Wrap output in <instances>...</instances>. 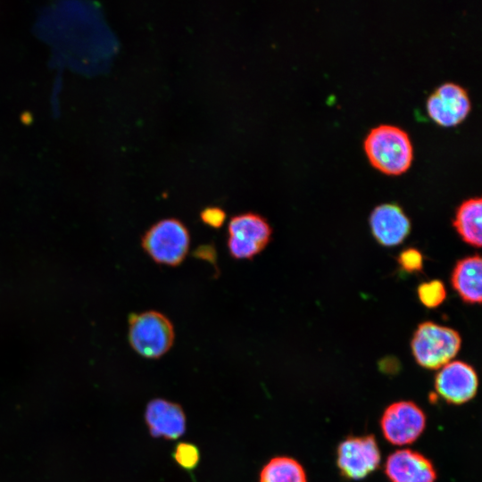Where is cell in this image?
Returning a JSON list of instances; mask_svg holds the SVG:
<instances>
[{"instance_id":"1","label":"cell","mask_w":482,"mask_h":482,"mask_svg":"<svg viewBox=\"0 0 482 482\" xmlns=\"http://www.w3.org/2000/svg\"><path fill=\"white\" fill-rule=\"evenodd\" d=\"M363 146L370 163L386 174H401L412 162L410 136L396 125L383 123L372 128L364 138Z\"/></svg>"},{"instance_id":"2","label":"cell","mask_w":482,"mask_h":482,"mask_svg":"<svg viewBox=\"0 0 482 482\" xmlns=\"http://www.w3.org/2000/svg\"><path fill=\"white\" fill-rule=\"evenodd\" d=\"M461 346L458 331L433 321L419 324L411 341L416 362L428 370H437L452 362Z\"/></svg>"},{"instance_id":"3","label":"cell","mask_w":482,"mask_h":482,"mask_svg":"<svg viewBox=\"0 0 482 482\" xmlns=\"http://www.w3.org/2000/svg\"><path fill=\"white\" fill-rule=\"evenodd\" d=\"M174 337L171 321L162 312L146 311L129 316V341L142 357H162L172 346Z\"/></svg>"},{"instance_id":"4","label":"cell","mask_w":482,"mask_h":482,"mask_svg":"<svg viewBox=\"0 0 482 482\" xmlns=\"http://www.w3.org/2000/svg\"><path fill=\"white\" fill-rule=\"evenodd\" d=\"M190 236L186 225L178 219H163L153 224L142 237V247L156 263L179 265L186 258Z\"/></svg>"},{"instance_id":"5","label":"cell","mask_w":482,"mask_h":482,"mask_svg":"<svg viewBox=\"0 0 482 482\" xmlns=\"http://www.w3.org/2000/svg\"><path fill=\"white\" fill-rule=\"evenodd\" d=\"M228 249L237 260L252 259L270 243L272 229L267 220L254 212L232 217L228 225Z\"/></svg>"},{"instance_id":"6","label":"cell","mask_w":482,"mask_h":482,"mask_svg":"<svg viewBox=\"0 0 482 482\" xmlns=\"http://www.w3.org/2000/svg\"><path fill=\"white\" fill-rule=\"evenodd\" d=\"M337 463L341 474L348 479L366 478L380 463L376 438L372 435L347 437L337 447Z\"/></svg>"},{"instance_id":"7","label":"cell","mask_w":482,"mask_h":482,"mask_svg":"<svg viewBox=\"0 0 482 482\" xmlns=\"http://www.w3.org/2000/svg\"><path fill=\"white\" fill-rule=\"evenodd\" d=\"M385 438L395 445L413 443L426 427V416L414 403L400 401L390 404L380 420Z\"/></svg>"},{"instance_id":"8","label":"cell","mask_w":482,"mask_h":482,"mask_svg":"<svg viewBox=\"0 0 482 482\" xmlns=\"http://www.w3.org/2000/svg\"><path fill=\"white\" fill-rule=\"evenodd\" d=\"M426 108L430 118L439 125L453 126L469 113L470 100L462 86L447 81L437 86L428 96Z\"/></svg>"},{"instance_id":"9","label":"cell","mask_w":482,"mask_h":482,"mask_svg":"<svg viewBox=\"0 0 482 482\" xmlns=\"http://www.w3.org/2000/svg\"><path fill=\"white\" fill-rule=\"evenodd\" d=\"M478 378L467 362L453 361L440 368L435 378L436 393L447 403L462 404L471 400L478 391Z\"/></svg>"},{"instance_id":"10","label":"cell","mask_w":482,"mask_h":482,"mask_svg":"<svg viewBox=\"0 0 482 482\" xmlns=\"http://www.w3.org/2000/svg\"><path fill=\"white\" fill-rule=\"evenodd\" d=\"M385 472L390 482H435L436 479L433 463L410 449L391 453L386 459Z\"/></svg>"},{"instance_id":"11","label":"cell","mask_w":482,"mask_h":482,"mask_svg":"<svg viewBox=\"0 0 482 482\" xmlns=\"http://www.w3.org/2000/svg\"><path fill=\"white\" fill-rule=\"evenodd\" d=\"M370 226L375 239L384 246L400 245L411 231L410 219L395 204L376 206L370 216Z\"/></svg>"},{"instance_id":"12","label":"cell","mask_w":482,"mask_h":482,"mask_svg":"<svg viewBox=\"0 0 482 482\" xmlns=\"http://www.w3.org/2000/svg\"><path fill=\"white\" fill-rule=\"evenodd\" d=\"M145 422L154 437L177 439L186 431V416L180 405L164 399H154L146 406Z\"/></svg>"},{"instance_id":"13","label":"cell","mask_w":482,"mask_h":482,"mask_svg":"<svg viewBox=\"0 0 482 482\" xmlns=\"http://www.w3.org/2000/svg\"><path fill=\"white\" fill-rule=\"evenodd\" d=\"M451 283L461 300L480 303L482 300V262L478 254L459 260L452 272Z\"/></svg>"},{"instance_id":"14","label":"cell","mask_w":482,"mask_h":482,"mask_svg":"<svg viewBox=\"0 0 482 482\" xmlns=\"http://www.w3.org/2000/svg\"><path fill=\"white\" fill-rule=\"evenodd\" d=\"M453 227L461 239L475 247L482 243V200L471 197L463 201L456 210Z\"/></svg>"},{"instance_id":"15","label":"cell","mask_w":482,"mask_h":482,"mask_svg":"<svg viewBox=\"0 0 482 482\" xmlns=\"http://www.w3.org/2000/svg\"><path fill=\"white\" fill-rule=\"evenodd\" d=\"M259 482H307L303 466L287 456L272 458L262 470Z\"/></svg>"},{"instance_id":"16","label":"cell","mask_w":482,"mask_h":482,"mask_svg":"<svg viewBox=\"0 0 482 482\" xmlns=\"http://www.w3.org/2000/svg\"><path fill=\"white\" fill-rule=\"evenodd\" d=\"M418 297L427 308L438 307L446 297V289L441 280L434 279L421 283L417 289Z\"/></svg>"},{"instance_id":"17","label":"cell","mask_w":482,"mask_h":482,"mask_svg":"<svg viewBox=\"0 0 482 482\" xmlns=\"http://www.w3.org/2000/svg\"><path fill=\"white\" fill-rule=\"evenodd\" d=\"M173 457L175 461L184 470H194L199 461L198 448L190 443H179L176 445Z\"/></svg>"},{"instance_id":"18","label":"cell","mask_w":482,"mask_h":482,"mask_svg":"<svg viewBox=\"0 0 482 482\" xmlns=\"http://www.w3.org/2000/svg\"><path fill=\"white\" fill-rule=\"evenodd\" d=\"M397 262L404 271L418 272L422 270L423 256L418 249L407 248L400 253Z\"/></svg>"},{"instance_id":"19","label":"cell","mask_w":482,"mask_h":482,"mask_svg":"<svg viewBox=\"0 0 482 482\" xmlns=\"http://www.w3.org/2000/svg\"><path fill=\"white\" fill-rule=\"evenodd\" d=\"M200 218L204 223L213 229L220 228L226 219L225 212L220 207H207L200 213Z\"/></svg>"}]
</instances>
